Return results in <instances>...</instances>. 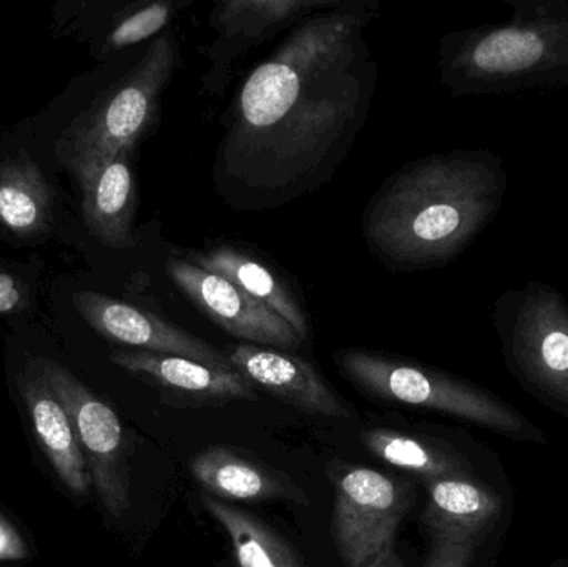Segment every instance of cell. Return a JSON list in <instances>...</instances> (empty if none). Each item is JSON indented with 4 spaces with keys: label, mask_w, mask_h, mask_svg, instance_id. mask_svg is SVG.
Instances as JSON below:
<instances>
[{
    "label": "cell",
    "mask_w": 568,
    "mask_h": 567,
    "mask_svg": "<svg viewBox=\"0 0 568 567\" xmlns=\"http://www.w3.org/2000/svg\"><path fill=\"white\" fill-rule=\"evenodd\" d=\"M509 173L487 149L456 150L410 163L374 200L366 235L400 269H436L456 260L494 222Z\"/></svg>",
    "instance_id": "cell-1"
},
{
    "label": "cell",
    "mask_w": 568,
    "mask_h": 567,
    "mask_svg": "<svg viewBox=\"0 0 568 567\" xmlns=\"http://www.w3.org/2000/svg\"><path fill=\"white\" fill-rule=\"evenodd\" d=\"M513 16L444 37L440 82L453 95L568 87V0H506Z\"/></svg>",
    "instance_id": "cell-2"
},
{
    "label": "cell",
    "mask_w": 568,
    "mask_h": 567,
    "mask_svg": "<svg viewBox=\"0 0 568 567\" xmlns=\"http://www.w3.org/2000/svg\"><path fill=\"white\" fill-rule=\"evenodd\" d=\"M354 67L356 62L324 77L272 129L223 153L229 175L273 192L313 175L359 113L364 77Z\"/></svg>",
    "instance_id": "cell-3"
},
{
    "label": "cell",
    "mask_w": 568,
    "mask_h": 567,
    "mask_svg": "<svg viewBox=\"0 0 568 567\" xmlns=\"http://www.w3.org/2000/svg\"><path fill=\"white\" fill-rule=\"evenodd\" d=\"M371 12L333 9L301 23L243 85L223 153L272 129L324 77L353 65Z\"/></svg>",
    "instance_id": "cell-4"
},
{
    "label": "cell",
    "mask_w": 568,
    "mask_h": 567,
    "mask_svg": "<svg viewBox=\"0 0 568 567\" xmlns=\"http://www.w3.org/2000/svg\"><path fill=\"white\" fill-rule=\"evenodd\" d=\"M344 375L374 398L446 413L514 442L546 445V433L499 396L456 376L363 350L336 355Z\"/></svg>",
    "instance_id": "cell-5"
},
{
    "label": "cell",
    "mask_w": 568,
    "mask_h": 567,
    "mask_svg": "<svg viewBox=\"0 0 568 567\" xmlns=\"http://www.w3.org/2000/svg\"><path fill=\"white\" fill-rule=\"evenodd\" d=\"M504 362L529 395L568 418V302L542 280L509 288L494 303Z\"/></svg>",
    "instance_id": "cell-6"
},
{
    "label": "cell",
    "mask_w": 568,
    "mask_h": 567,
    "mask_svg": "<svg viewBox=\"0 0 568 567\" xmlns=\"http://www.w3.org/2000/svg\"><path fill=\"white\" fill-rule=\"evenodd\" d=\"M179 59L173 36L159 37L135 69L72 123L59 142V153L73 175L97 160L135 149L159 119L160 99Z\"/></svg>",
    "instance_id": "cell-7"
},
{
    "label": "cell",
    "mask_w": 568,
    "mask_h": 567,
    "mask_svg": "<svg viewBox=\"0 0 568 567\" xmlns=\"http://www.w3.org/2000/svg\"><path fill=\"white\" fill-rule=\"evenodd\" d=\"M407 483L351 466L334 482L333 533L346 567H404L396 535L413 506Z\"/></svg>",
    "instance_id": "cell-8"
},
{
    "label": "cell",
    "mask_w": 568,
    "mask_h": 567,
    "mask_svg": "<svg viewBox=\"0 0 568 567\" xmlns=\"http://www.w3.org/2000/svg\"><path fill=\"white\" fill-rule=\"evenodd\" d=\"M32 368L65 408L103 508L113 518L125 515L132 499L129 456L119 416L53 360H33Z\"/></svg>",
    "instance_id": "cell-9"
},
{
    "label": "cell",
    "mask_w": 568,
    "mask_h": 567,
    "mask_svg": "<svg viewBox=\"0 0 568 567\" xmlns=\"http://www.w3.org/2000/svg\"><path fill=\"white\" fill-rule=\"evenodd\" d=\"M166 272L183 295L229 335L282 352L296 350L304 342L278 313L223 276L180 256H170Z\"/></svg>",
    "instance_id": "cell-10"
},
{
    "label": "cell",
    "mask_w": 568,
    "mask_h": 567,
    "mask_svg": "<svg viewBox=\"0 0 568 567\" xmlns=\"http://www.w3.org/2000/svg\"><path fill=\"white\" fill-rule=\"evenodd\" d=\"M331 0H229L213 7L210 26L216 30L210 45L212 69L203 77L206 92L220 93L229 82L230 69L250 49L272 39L286 26L314 10L336 9Z\"/></svg>",
    "instance_id": "cell-11"
},
{
    "label": "cell",
    "mask_w": 568,
    "mask_h": 567,
    "mask_svg": "<svg viewBox=\"0 0 568 567\" xmlns=\"http://www.w3.org/2000/svg\"><path fill=\"white\" fill-rule=\"evenodd\" d=\"M75 306L100 335L140 352L183 356L219 368H232L229 356L166 320L95 292H80Z\"/></svg>",
    "instance_id": "cell-12"
},
{
    "label": "cell",
    "mask_w": 568,
    "mask_h": 567,
    "mask_svg": "<svg viewBox=\"0 0 568 567\" xmlns=\"http://www.w3.org/2000/svg\"><path fill=\"white\" fill-rule=\"evenodd\" d=\"M429 499L423 523L433 549H457L476 555L499 525L504 499L479 478L449 476L426 483Z\"/></svg>",
    "instance_id": "cell-13"
},
{
    "label": "cell",
    "mask_w": 568,
    "mask_h": 567,
    "mask_svg": "<svg viewBox=\"0 0 568 567\" xmlns=\"http://www.w3.org/2000/svg\"><path fill=\"white\" fill-rule=\"evenodd\" d=\"M230 365L253 386L265 389L287 405L329 418H347L339 396L326 385L320 373L304 360L282 350L240 343L230 350Z\"/></svg>",
    "instance_id": "cell-14"
},
{
    "label": "cell",
    "mask_w": 568,
    "mask_h": 567,
    "mask_svg": "<svg viewBox=\"0 0 568 567\" xmlns=\"http://www.w3.org/2000/svg\"><path fill=\"white\" fill-rule=\"evenodd\" d=\"M133 149H123L90 163L75 173L82 186L83 219L103 245L130 249L135 245L132 223L136 209Z\"/></svg>",
    "instance_id": "cell-15"
},
{
    "label": "cell",
    "mask_w": 568,
    "mask_h": 567,
    "mask_svg": "<svg viewBox=\"0 0 568 567\" xmlns=\"http://www.w3.org/2000/svg\"><path fill=\"white\" fill-rule=\"evenodd\" d=\"M112 362L126 372L152 379L160 388L192 402L256 399L255 386L233 368H219L183 356L150 352H113Z\"/></svg>",
    "instance_id": "cell-16"
},
{
    "label": "cell",
    "mask_w": 568,
    "mask_h": 567,
    "mask_svg": "<svg viewBox=\"0 0 568 567\" xmlns=\"http://www.w3.org/2000/svg\"><path fill=\"white\" fill-rule=\"evenodd\" d=\"M17 383L20 395L29 408L33 432L50 465L73 495H87L92 486L89 465L62 403L53 395L45 379L33 368L19 376Z\"/></svg>",
    "instance_id": "cell-17"
},
{
    "label": "cell",
    "mask_w": 568,
    "mask_h": 567,
    "mask_svg": "<svg viewBox=\"0 0 568 567\" xmlns=\"http://www.w3.org/2000/svg\"><path fill=\"white\" fill-rule=\"evenodd\" d=\"M190 468L193 478L202 488L220 502L287 499L293 503H306L304 493L287 482L286 476L223 446L203 449L192 459Z\"/></svg>",
    "instance_id": "cell-18"
},
{
    "label": "cell",
    "mask_w": 568,
    "mask_h": 567,
    "mask_svg": "<svg viewBox=\"0 0 568 567\" xmlns=\"http://www.w3.org/2000/svg\"><path fill=\"white\" fill-rule=\"evenodd\" d=\"M55 193L27 153L0 162V226L20 240L39 239L52 230Z\"/></svg>",
    "instance_id": "cell-19"
},
{
    "label": "cell",
    "mask_w": 568,
    "mask_h": 567,
    "mask_svg": "<svg viewBox=\"0 0 568 567\" xmlns=\"http://www.w3.org/2000/svg\"><path fill=\"white\" fill-rule=\"evenodd\" d=\"M186 260L200 269L209 270L229 280L260 303L278 313L293 326L301 338L306 340L310 326L303 308L290 288L268 266L263 265L248 253L226 245L215 246L205 252H190Z\"/></svg>",
    "instance_id": "cell-20"
},
{
    "label": "cell",
    "mask_w": 568,
    "mask_h": 567,
    "mask_svg": "<svg viewBox=\"0 0 568 567\" xmlns=\"http://www.w3.org/2000/svg\"><path fill=\"white\" fill-rule=\"evenodd\" d=\"M363 443L374 456L397 469L419 476L424 483L449 476L477 478L466 456L437 439L420 438L394 429H369Z\"/></svg>",
    "instance_id": "cell-21"
},
{
    "label": "cell",
    "mask_w": 568,
    "mask_h": 567,
    "mask_svg": "<svg viewBox=\"0 0 568 567\" xmlns=\"http://www.w3.org/2000/svg\"><path fill=\"white\" fill-rule=\"evenodd\" d=\"M202 499L210 515L229 533L240 567H303L291 546L265 523L213 496Z\"/></svg>",
    "instance_id": "cell-22"
},
{
    "label": "cell",
    "mask_w": 568,
    "mask_h": 567,
    "mask_svg": "<svg viewBox=\"0 0 568 567\" xmlns=\"http://www.w3.org/2000/svg\"><path fill=\"white\" fill-rule=\"evenodd\" d=\"M175 3L160 0V2L145 3L133 12L126 13L106 37V50L125 49L150 39L169 26L170 20L175 16Z\"/></svg>",
    "instance_id": "cell-23"
},
{
    "label": "cell",
    "mask_w": 568,
    "mask_h": 567,
    "mask_svg": "<svg viewBox=\"0 0 568 567\" xmlns=\"http://www.w3.org/2000/svg\"><path fill=\"white\" fill-rule=\"evenodd\" d=\"M32 290L16 273L0 270V315L23 312L30 305Z\"/></svg>",
    "instance_id": "cell-24"
},
{
    "label": "cell",
    "mask_w": 568,
    "mask_h": 567,
    "mask_svg": "<svg viewBox=\"0 0 568 567\" xmlns=\"http://www.w3.org/2000/svg\"><path fill=\"white\" fill-rule=\"evenodd\" d=\"M29 556L20 533L0 515V561H20Z\"/></svg>",
    "instance_id": "cell-25"
},
{
    "label": "cell",
    "mask_w": 568,
    "mask_h": 567,
    "mask_svg": "<svg viewBox=\"0 0 568 567\" xmlns=\"http://www.w3.org/2000/svg\"><path fill=\"white\" fill-rule=\"evenodd\" d=\"M474 555L457 549H433L426 567H469Z\"/></svg>",
    "instance_id": "cell-26"
}]
</instances>
